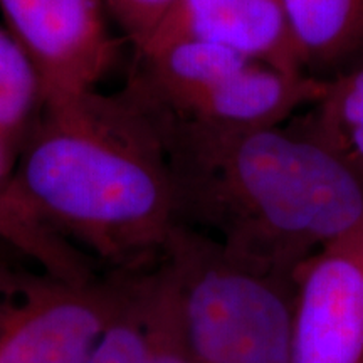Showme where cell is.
Returning a JSON list of instances; mask_svg holds the SVG:
<instances>
[{"label":"cell","instance_id":"obj_12","mask_svg":"<svg viewBox=\"0 0 363 363\" xmlns=\"http://www.w3.org/2000/svg\"><path fill=\"white\" fill-rule=\"evenodd\" d=\"M145 363H194L182 316L179 284L167 257L152 272L150 340Z\"/></svg>","mask_w":363,"mask_h":363},{"label":"cell","instance_id":"obj_8","mask_svg":"<svg viewBox=\"0 0 363 363\" xmlns=\"http://www.w3.org/2000/svg\"><path fill=\"white\" fill-rule=\"evenodd\" d=\"M303 72L318 79L363 65V0H283Z\"/></svg>","mask_w":363,"mask_h":363},{"label":"cell","instance_id":"obj_13","mask_svg":"<svg viewBox=\"0 0 363 363\" xmlns=\"http://www.w3.org/2000/svg\"><path fill=\"white\" fill-rule=\"evenodd\" d=\"M153 267L138 272L128 299L99 338L88 363H145Z\"/></svg>","mask_w":363,"mask_h":363},{"label":"cell","instance_id":"obj_14","mask_svg":"<svg viewBox=\"0 0 363 363\" xmlns=\"http://www.w3.org/2000/svg\"><path fill=\"white\" fill-rule=\"evenodd\" d=\"M104 11L116 24L133 54L143 51L165 22L177 0H101Z\"/></svg>","mask_w":363,"mask_h":363},{"label":"cell","instance_id":"obj_15","mask_svg":"<svg viewBox=\"0 0 363 363\" xmlns=\"http://www.w3.org/2000/svg\"><path fill=\"white\" fill-rule=\"evenodd\" d=\"M16 153L0 142V190L9 189V184H11L13 175V169H16Z\"/></svg>","mask_w":363,"mask_h":363},{"label":"cell","instance_id":"obj_11","mask_svg":"<svg viewBox=\"0 0 363 363\" xmlns=\"http://www.w3.org/2000/svg\"><path fill=\"white\" fill-rule=\"evenodd\" d=\"M44 104L34 61L7 27H0V142L17 157Z\"/></svg>","mask_w":363,"mask_h":363},{"label":"cell","instance_id":"obj_9","mask_svg":"<svg viewBox=\"0 0 363 363\" xmlns=\"http://www.w3.org/2000/svg\"><path fill=\"white\" fill-rule=\"evenodd\" d=\"M288 126L363 175V65L326 79L323 94Z\"/></svg>","mask_w":363,"mask_h":363},{"label":"cell","instance_id":"obj_5","mask_svg":"<svg viewBox=\"0 0 363 363\" xmlns=\"http://www.w3.org/2000/svg\"><path fill=\"white\" fill-rule=\"evenodd\" d=\"M0 11L38 67L45 104L98 89L120 57L101 0H0Z\"/></svg>","mask_w":363,"mask_h":363},{"label":"cell","instance_id":"obj_7","mask_svg":"<svg viewBox=\"0 0 363 363\" xmlns=\"http://www.w3.org/2000/svg\"><path fill=\"white\" fill-rule=\"evenodd\" d=\"M184 38L214 40L278 69L303 72L283 0H177L145 49Z\"/></svg>","mask_w":363,"mask_h":363},{"label":"cell","instance_id":"obj_3","mask_svg":"<svg viewBox=\"0 0 363 363\" xmlns=\"http://www.w3.org/2000/svg\"><path fill=\"white\" fill-rule=\"evenodd\" d=\"M165 257L194 363H293L294 276L239 259L184 225Z\"/></svg>","mask_w":363,"mask_h":363},{"label":"cell","instance_id":"obj_2","mask_svg":"<svg viewBox=\"0 0 363 363\" xmlns=\"http://www.w3.org/2000/svg\"><path fill=\"white\" fill-rule=\"evenodd\" d=\"M9 194L108 271L157 266L179 225L162 138L126 88L45 104Z\"/></svg>","mask_w":363,"mask_h":363},{"label":"cell","instance_id":"obj_10","mask_svg":"<svg viewBox=\"0 0 363 363\" xmlns=\"http://www.w3.org/2000/svg\"><path fill=\"white\" fill-rule=\"evenodd\" d=\"M0 240L54 278L86 281L98 274L84 252L30 216L9 189L0 190Z\"/></svg>","mask_w":363,"mask_h":363},{"label":"cell","instance_id":"obj_1","mask_svg":"<svg viewBox=\"0 0 363 363\" xmlns=\"http://www.w3.org/2000/svg\"><path fill=\"white\" fill-rule=\"evenodd\" d=\"M125 88L162 138L177 224L208 235L239 259L294 276L362 217L363 175L288 125L197 123Z\"/></svg>","mask_w":363,"mask_h":363},{"label":"cell","instance_id":"obj_4","mask_svg":"<svg viewBox=\"0 0 363 363\" xmlns=\"http://www.w3.org/2000/svg\"><path fill=\"white\" fill-rule=\"evenodd\" d=\"M138 272L86 281L22 274L0 301V363H88Z\"/></svg>","mask_w":363,"mask_h":363},{"label":"cell","instance_id":"obj_6","mask_svg":"<svg viewBox=\"0 0 363 363\" xmlns=\"http://www.w3.org/2000/svg\"><path fill=\"white\" fill-rule=\"evenodd\" d=\"M293 363H363V214L294 272Z\"/></svg>","mask_w":363,"mask_h":363}]
</instances>
